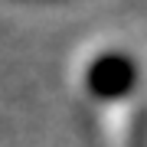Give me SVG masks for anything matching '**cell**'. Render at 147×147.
<instances>
[{
  "label": "cell",
  "instance_id": "6da1fadb",
  "mask_svg": "<svg viewBox=\"0 0 147 147\" xmlns=\"http://www.w3.org/2000/svg\"><path fill=\"white\" fill-rule=\"evenodd\" d=\"M137 85V62L127 53H105L85 72V88L98 101H118Z\"/></svg>",
  "mask_w": 147,
  "mask_h": 147
},
{
  "label": "cell",
  "instance_id": "7a4b0ae2",
  "mask_svg": "<svg viewBox=\"0 0 147 147\" xmlns=\"http://www.w3.org/2000/svg\"><path fill=\"white\" fill-rule=\"evenodd\" d=\"M127 147H147V115H137V118H134Z\"/></svg>",
  "mask_w": 147,
  "mask_h": 147
}]
</instances>
